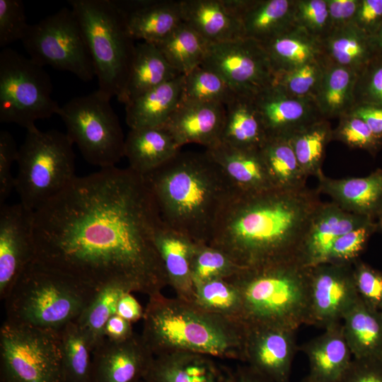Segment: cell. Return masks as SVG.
I'll list each match as a JSON object with an SVG mask.
<instances>
[{
    "instance_id": "obj_26",
    "label": "cell",
    "mask_w": 382,
    "mask_h": 382,
    "mask_svg": "<svg viewBox=\"0 0 382 382\" xmlns=\"http://www.w3.org/2000/svg\"><path fill=\"white\" fill-rule=\"evenodd\" d=\"M295 5L296 0H240L243 37L263 43L284 32L295 24Z\"/></svg>"
},
{
    "instance_id": "obj_54",
    "label": "cell",
    "mask_w": 382,
    "mask_h": 382,
    "mask_svg": "<svg viewBox=\"0 0 382 382\" xmlns=\"http://www.w3.org/2000/svg\"><path fill=\"white\" fill-rule=\"evenodd\" d=\"M353 23L371 36L382 25V0H360Z\"/></svg>"
},
{
    "instance_id": "obj_57",
    "label": "cell",
    "mask_w": 382,
    "mask_h": 382,
    "mask_svg": "<svg viewBox=\"0 0 382 382\" xmlns=\"http://www.w3.org/2000/svg\"><path fill=\"white\" fill-rule=\"evenodd\" d=\"M103 334L109 340L121 342L130 338L135 332L132 323L117 314H114L107 321Z\"/></svg>"
},
{
    "instance_id": "obj_40",
    "label": "cell",
    "mask_w": 382,
    "mask_h": 382,
    "mask_svg": "<svg viewBox=\"0 0 382 382\" xmlns=\"http://www.w3.org/2000/svg\"><path fill=\"white\" fill-rule=\"evenodd\" d=\"M191 302L206 312L243 323L241 293L228 279H216L195 284Z\"/></svg>"
},
{
    "instance_id": "obj_51",
    "label": "cell",
    "mask_w": 382,
    "mask_h": 382,
    "mask_svg": "<svg viewBox=\"0 0 382 382\" xmlns=\"http://www.w3.org/2000/svg\"><path fill=\"white\" fill-rule=\"evenodd\" d=\"M354 277L359 298L368 306L382 308V273L368 265L353 262Z\"/></svg>"
},
{
    "instance_id": "obj_8",
    "label": "cell",
    "mask_w": 382,
    "mask_h": 382,
    "mask_svg": "<svg viewBox=\"0 0 382 382\" xmlns=\"http://www.w3.org/2000/svg\"><path fill=\"white\" fill-rule=\"evenodd\" d=\"M73 144L66 133L56 129L27 130L16 161L15 190L19 202L35 211L74 180Z\"/></svg>"
},
{
    "instance_id": "obj_38",
    "label": "cell",
    "mask_w": 382,
    "mask_h": 382,
    "mask_svg": "<svg viewBox=\"0 0 382 382\" xmlns=\"http://www.w3.org/2000/svg\"><path fill=\"white\" fill-rule=\"evenodd\" d=\"M155 45L170 66L185 75L203 63L210 44L182 22L167 37Z\"/></svg>"
},
{
    "instance_id": "obj_45",
    "label": "cell",
    "mask_w": 382,
    "mask_h": 382,
    "mask_svg": "<svg viewBox=\"0 0 382 382\" xmlns=\"http://www.w3.org/2000/svg\"><path fill=\"white\" fill-rule=\"evenodd\" d=\"M325 66L322 58L287 71L276 72L273 85L291 96L315 100Z\"/></svg>"
},
{
    "instance_id": "obj_21",
    "label": "cell",
    "mask_w": 382,
    "mask_h": 382,
    "mask_svg": "<svg viewBox=\"0 0 382 382\" xmlns=\"http://www.w3.org/2000/svg\"><path fill=\"white\" fill-rule=\"evenodd\" d=\"M318 192L328 195L342 209L373 219L382 213V170L365 177L331 178L317 176Z\"/></svg>"
},
{
    "instance_id": "obj_27",
    "label": "cell",
    "mask_w": 382,
    "mask_h": 382,
    "mask_svg": "<svg viewBox=\"0 0 382 382\" xmlns=\"http://www.w3.org/2000/svg\"><path fill=\"white\" fill-rule=\"evenodd\" d=\"M195 243L163 221L155 234V245L165 269L168 285L177 297L190 302L194 289L190 261Z\"/></svg>"
},
{
    "instance_id": "obj_15",
    "label": "cell",
    "mask_w": 382,
    "mask_h": 382,
    "mask_svg": "<svg viewBox=\"0 0 382 382\" xmlns=\"http://www.w3.org/2000/svg\"><path fill=\"white\" fill-rule=\"evenodd\" d=\"M244 330L243 363L275 382H289L296 350V330L280 325L248 323H244Z\"/></svg>"
},
{
    "instance_id": "obj_25",
    "label": "cell",
    "mask_w": 382,
    "mask_h": 382,
    "mask_svg": "<svg viewBox=\"0 0 382 382\" xmlns=\"http://www.w3.org/2000/svg\"><path fill=\"white\" fill-rule=\"evenodd\" d=\"M206 151L220 166L238 193L274 188L260 149L237 148L220 141Z\"/></svg>"
},
{
    "instance_id": "obj_16",
    "label": "cell",
    "mask_w": 382,
    "mask_h": 382,
    "mask_svg": "<svg viewBox=\"0 0 382 382\" xmlns=\"http://www.w3.org/2000/svg\"><path fill=\"white\" fill-rule=\"evenodd\" d=\"M34 211L21 202L0 206V296L5 299L34 259Z\"/></svg>"
},
{
    "instance_id": "obj_53",
    "label": "cell",
    "mask_w": 382,
    "mask_h": 382,
    "mask_svg": "<svg viewBox=\"0 0 382 382\" xmlns=\"http://www.w3.org/2000/svg\"><path fill=\"white\" fill-rule=\"evenodd\" d=\"M337 382H382V357H353Z\"/></svg>"
},
{
    "instance_id": "obj_11",
    "label": "cell",
    "mask_w": 382,
    "mask_h": 382,
    "mask_svg": "<svg viewBox=\"0 0 382 382\" xmlns=\"http://www.w3.org/2000/svg\"><path fill=\"white\" fill-rule=\"evenodd\" d=\"M1 382H61L59 331L4 322Z\"/></svg>"
},
{
    "instance_id": "obj_9",
    "label": "cell",
    "mask_w": 382,
    "mask_h": 382,
    "mask_svg": "<svg viewBox=\"0 0 382 382\" xmlns=\"http://www.w3.org/2000/svg\"><path fill=\"white\" fill-rule=\"evenodd\" d=\"M52 84L42 66L17 51L0 52V122L27 130L35 122L58 115L61 106L52 98Z\"/></svg>"
},
{
    "instance_id": "obj_7",
    "label": "cell",
    "mask_w": 382,
    "mask_h": 382,
    "mask_svg": "<svg viewBox=\"0 0 382 382\" xmlns=\"http://www.w3.org/2000/svg\"><path fill=\"white\" fill-rule=\"evenodd\" d=\"M88 49L98 91L111 99L121 97L133 59L135 45L124 11L117 1L70 0Z\"/></svg>"
},
{
    "instance_id": "obj_4",
    "label": "cell",
    "mask_w": 382,
    "mask_h": 382,
    "mask_svg": "<svg viewBox=\"0 0 382 382\" xmlns=\"http://www.w3.org/2000/svg\"><path fill=\"white\" fill-rule=\"evenodd\" d=\"M141 337L154 356L184 352L244 361V323L206 312L161 293L149 296Z\"/></svg>"
},
{
    "instance_id": "obj_22",
    "label": "cell",
    "mask_w": 382,
    "mask_h": 382,
    "mask_svg": "<svg viewBox=\"0 0 382 382\" xmlns=\"http://www.w3.org/2000/svg\"><path fill=\"white\" fill-rule=\"evenodd\" d=\"M117 2L125 12L127 30L134 40L157 44L183 22L180 0Z\"/></svg>"
},
{
    "instance_id": "obj_43",
    "label": "cell",
    "mask_w": 382,
    "mask_h": 382,
    "mask_svg": "<svg viewBox=\"0 0 382 382\" xmlns=\"http://www.w3.org/2000/svg\"><path fill=\"white\" fill-rule=\"evenodd\" d=\"M236 95L220 76L202 64L183 75L181 101L217 103L226 106Z\"/></svg>"
},
{
    "instance_id": "obj_49",
    "label": "cell",
    "mask_w": 382,
    "mask_h": 382,
    "mask_svg": "<svg viewBox=\"0 0 382 382\" xmlns=\"http://www.w3.org/2000/svg\"><path fill=\"white\" fill-rule=\"evenodd\" d=\"M29 24L21 0H0V47L22 40Z\"/></svg>"
},
{
    "instance_id": "obj_24",
    "label": "cell",
    "mask_w": 382,
    "mask_h": 382,
    "mask_svg": "<svg viewBox=\"0 0 382 382\" xmlns=\"http://www.w3.org/2000/svg\"><path fill=\"white\" fill-rule=\"evenodd\" d=\"M303 351L308 361V374L303 382H337L353 358L342 322L325 327L322 334L304 344Z\"/></svg>"
},
{
    "instance_id": "obj_29",
    "label": "cell",
    "mask_w": 382,
    "mask_h": 382,
    "mask_svg": "<svg viewBox=\"0 0 382 382\" xmlns=\"http://www.w3.org/2000/svg\"><path fill=\"white\" fill-rule=\"evenodd\" d=\"M180 148L162 126L130 129L125 141L124 156L129 168L144 175L170 160Z\"/></svg>"
},
{
    "instance_id": "obj_5",
    "label": "cell",
    "mask_w": 382,
    "mask_h": 382,
    "mask_svg": "<svg viewBox=\"0 0 382 382\" xmlns=\"http://www.w3.org/2000/svg\"><path fill=\"white\" fill-rule=\"evenodd\" d=\"M97 290L33 259L4 299L5 320L59 331L79 318Z\"/></svg>"
},
{
    "instance_id": "obj_55",
    "label": "cell",
    "mask_w": 382,
    "mask_h": 382,
    "mask_svg": "<svg viewBox=\"0 0 382 382\" xmlns=\"http://www.w3.org/2000/svg\"><path fill=\"white\" fill-rule=\"evenodd\" d=\"M360 0H326L330 28L353 23Z\"/></svg>"
},
{
    "instance_id": "obj_33",
    "label": "cell",
    "mask_w": 382,
    "mask_h": 382,
    "mask_svg": "<svg viewBox=\"0 0 382 382\" xmlns=\"http://www.w3.org/2000/svg\"><path fill=\"white\" fill-rule=\"evenodd\" d=\"M321 42L325 63L357 74L375 57L370 36L353 23L331 29Z\"/></svg>"
},
{
    "instance_id": "obj_2",
    "label": "cell",
    "mask_w": 382,
    "mask_h": 382,
    "mask_svg": "<svg viewBox=\"0 0 382 382\" xmlns=\"http://www.w3.org/2000/svg\"><path fill=\"white\" fill-rule=\"evenodd\" d=\"M318 190L271 188L237 193L221 214L208 245L243 268L298 260L311 219L321 203Z\"/></svg>"
},
{
    "instance_id": "obj_17",
    "label": "cell",
    "mask_w": 382,
    "mask_h": 382,
    "mask_svg": "<svg viewBox=\"0 0 382 382\" xmlns=\"http://www.w3.org/2000/svg\"><path fill=\"white\" fill-rule=\"evenodd\" d=\"M154 357L141 335L121 342L105 337L93 351L91 382H139Z\"/></svg>"
},
{
    "instance_id": "obj_62",
    "label": "cell",
    "mask_w": 382,
    "mask_h": 382,
    "mask_svg": "<svg viewBox=\"0 0 382 382\" xmlns=\"http://www.w3.org/2000/svg\"><path fill=\"white\" fill-rule=\"evenodd\" d=\"M382 319V308L379 311Z\"/></svg>"
},
{
    "instance_id": "obj_37",
    "label": "cell",
    "mask_w": 382,
    "mask_h": 382,
    "mask_svg": "<svg viewBox=\"0 0 382 382\" xmlns=\"http://www.w3.org/2000/svg\"><path fill=\"white\" fill-rule=\"evenodd\" d=\"M260 151L274 187L299 189L306 186L307 178L287 137L267 138Z\"/></svg>"
},
{
    "instance_id": "obj_13",
    "label": "cell",
    "mask_w": 382,
    "mask_h": 382,
    "mask_svg": "<svg viewBox=\"0 0 382 382\" xmlns=\"http://www.w3.org/2000/svg\"><path fill=\"white\" fill-rule=\"evenodd\" d=\"M202 65L220 76L236 95L255 97L274 83L266 50L250 38L210 44Z\"/></svg>"
},
{
    "instance_id": "obj_39",
    "label": "cell",
    "mask_w": 382,
    "mask_h": 382,
    "mask_svg": "<svg viewBox=\"0 0 382 382\" xmlns=\"http://www.w3.org/2000/svg\"><path fill=\"white\" fill-rule=\"evenodd\" d=\"M61 382H91L93 349L76 321L59 330Z\"/></svg>"
},
{
    "instance_id": "obj_32",
    "label": "cell",
    "mask_w": 382,
    "mask_h": 382,
    "mask_svg": "<svg viewBox=\"0 0 382 382\" xmlns=\"http://www.w3.org/2000/svg\"><path fill=\"white\" fill-rule=\"evenodd\" d=\"M261 44L274 73L287 71L323 58L321 40L296 24Z\"/></svg>"
},
{
    "instance_id": "obj_3",
    "label": "cell",
    "mask_w": 382,
    "mask_h": 382,
    "mask_svg": "<svg viewBox=\"0 0 382 382\" xmlns=\"http://www.w3.org/2000/svg\"><path fill=\"white\" fill-rule=\"evenodd\" d=\"M142 176L163 222L196 243L209 244L221 214L238 193L206 151H180Z\"/></svg>"
},
{
    "instance_id": "obj_60",
    "label": "cell",
    "mask_w": 382,
    "mask_h": 382,
    "mask_svg": "<svg viewBox=\"0 0 382 382\" xmlns=\"http://www.w3.org/2000/svg\"><path fill=\"white\" fill-rule=\"evenodd\" d=\"M370 40L374 55L382 58V25L370 36Z\"/></svg>"
},
{
    "instance_id": "obj_10",
    "label": "cell",
    "mask_w": 382,
    "mask_h": 382,
    "mask_svg": "<svg viewBox=\"0 0 382 382\" xmlns=\"http://www.w3.org/2000/svg\"><path fill=\"white\" fill-rule=\"evenodd\" d=\"M110 102L96 90L70 99L58 113L84 159L100 169L116 166L124 157L125 138Z\"/></svg>"
},
{
    "instance_id": "obj_35",
    "label": "cell",
    "mask_w": 382,
    "mask_h": 382,
    "mask_svg": "<svg viewBox=\"0 0 382 382\" xmlns=\"http://www.w3.org/2000/svg\"><path fill=\"white\" fill-rule=\"evenodd\" d=\"M267 139L253 97L236 95L226 105L221 141L237 148L260 149Z\"/></svg>"
},
{
    "instance_id": "obj_34",
    "label": "cell",
    "mask_w": 382,
    "mask_h": 382,
    "mask_svg": "<svg viewBox=\"0 0 382 382\" xmlns=\"http://www.w3.org/2000/svg\"><path fill=\"white\" fill-rule=\"evenodd\" d=\"M342 324L354 358L382 357V319L379 311L359 298L345 315Z\"/></svg>"
},
{
    "instance_id": "obj_56",
    "label": "cell",
    "mask_w": 382,
    "mask_h": 382,
    "mask_svg": "<svg viewBox=\"0 0 382 382\" xmlns=\"http://www.w3.org/2000/svg\"><path fill=\"white\" fill-rule=\"evenodd\" d=\"M347 114L361 118L376 135L382 137V106L356 104Z\"/></svg>"
},
{
    "instance_id": "obj_18",
    "label": "cell",
    "mask_w": 382,
    "mask_h": 382,
    "mask_svg": "<svg viewBox=\"0 0 382 382\" xmlns=\"http://www.w3.org/2000/svg\"><path fill=\"white\" fill-rule=\"evenodd\" d=\"M253 98L267 138L288 137L324 119L313 98L291 96L274 85Z\"/></svg>"
},
{
    "instance_id": "obj_31",
    "label": "cell",
    "mask_w": 382,
    "mask_h": 382,
    "mask_svg": "<svg viewBox=\"0 0 382 382\" xmlns=\"http://www.w3.org/2000/svg\"><path fill=\"white\" fill-rule=\"evenodd\" d=\"M183 79L180 75L126 103L129 128L163 126L181 101Z\"/></svg>"
},
{
    "instance_id": "obj_1",
    "label": "cell",
    "mask_w": 382,
    "mask_h": 382,
    "mask_svg": "<svg viewBox=\"0 0 382 382\" xmlns=\"http://www.w3.org/2000/svg\"><path fill=\"white\" fill-rule=\"evenodd\" d=\"M161 222L142 175L102 168L34 211V260L97 289L120 282L150 296L168 286L155 245Z\"/></svg>"
},
{
    "instance_id": "obj_61",
    "label": "cell",
    "mask_w": 382,
    "mask_h": 382,
    "mask_svg": "<svg viewBox=\"0 0 382 382\" xmlns=\"http://www.w3.org/2000/svg\"><path fill=\"white\" fill-rule=\"evenodd\" d=\"M378 216H379V224L382 228V213Z\"/></svg>"
},
{
    "instance_id": "obj_36",
    "label": "cell",
    "mask_w": 382,
    "mask_h": 382,
    "mask_svg": "<svg viewBox=\"0 0 382 382\" xmlns=\"http://www.w3.org/2000/svg\"><path fill=\"white\" fill-rule=\"evenodd\" d=\"M358 74L335 64H327L315 97L324 119L340 118L354 106V88Z\"/></svg>"
},
{
    "instance_id": "obj_46",
    "label": "cell",
    "mask_w": 382,
    "mask_h": 382,
    "mask_svg": "<svg viewBox=\"0 0 382 382\" xmlns=\"http://www.w3.org/2000/svg\"><path fill=\"white\" fill-rule=\"evenodd\" d=\"M332 139L349 148L364 149L371 154L382 145V137L376 135L364 120L352 114L339 118V123L332 131Z\"/></svg>"
},
{
    "instance_id": "obj_44",
    "label": "cell",
    "mask_w": 382,
    "mask_h": 382,
    "mask_svg": "<svg viewBox=\"0 0 382 382\" xmlns=\"http://www.w3.org/2000/svg\"><path fill=\"white\" fill-rule=\"evenodd\" d=\"M243 267L221 250L204 243H195L190 261L193 284L216 279H229Z\"/></svg>"
},
{
    "instance_id": "obj_6",
    "label": "cell",
    "mask_w": 382,
    "mask_h": 382,
    "mask_svg": "<svg viewBox=\"0 0 382 382\" xmlns=\"http://www.w3.org/2000/svg\"><path fill=\"white\" fill-rule=\"evenodd\" d=\"M310 277L311 267L292 260L243 268L228 279L241 293L243 323L296 330L309 325Z\"/></svg>"
},
{
    "instance_id": "obj_19",
    "label": "cell",
    "mask_w": 382,
    "mask_h": 382,
    "mask_svg": "<svg viewBox=\"0 0 382 382\" xmlns=\"http://www.w3.org/2000/svg\"><path fill=\"white\" fill-rule=\"evenodd\" d=\"M373 219L348 212L332 202H321L316 209L303 239L298 260L312 267L326 262L334 242L343 234Z\"/></svg>"
},
{
    "instance_id": "obj_59",
    "label": "cell",
    "mask_w": 382,
    "mask_h": 382,
    "mask_svg": "<svg viewBox=\"0 0 382 382\" xmlns=\"http://www.w3.org/2000/svg\"><path fill=\"white\" fill-rule=\"evenodd\" d=\"M226 382H275L261 374L248 364H238L229 370Z\"/></svg>"
},
{
    "instance_id": "obj_63",
    "label": "cell",
    "mask_w": 382,
    "mask_h": 382,
    "mask_svg": "<svg viewBox=\"0 0 382 382\" xmlns=\"http://www.w3.org/2000/svg\"><path fill=\"white\" fill-rule=\"evenodd\" d=\"M139 382H146L144 379L141 380Z\"/></svg>"
},
{
    "instance_id": "obj_50",
    "label": "cell",
    "mask_w": 382,
    "mask_h": 382,
    "mask_svg": "<svg viewBox=\"0 0 382 382\" xmlns=\"http://www.w3.org/2000/svg\"><path fill=\"white\" fill-rule=\"evenodd\" d=\"M354 100L355 105L382 106V58L375 56L358 74Z\"/></svg>"
},
{
    "instance_id": "obj_20",
    "label": "cell",
    "mask_w": 382,
    "mask_h": 382,
    "mask_svg": "<svg viewBox=\"0 0 382 382\" xmlns=\"http://www.w3.org/2000/svg\"><path fill=\"white\" fill-rule=\"evenodd\" d=\"M226 106L217 103L180 101L162 126L180 147L195 143L206 149L221 141Z\"/></svg>"
},
{
    "instance_id": "obj_47",
    "label": "cell",
    "mask_w": 382,
    "mask_h": 382,
    "mask_svg": "<svg viewBox=\"0 0 382 382\" xmlns=\"http://www.w3.org/2000/svg\"><path fill=\"white\" fill-rule=\"evenodd\" d=\"M294 22L323 40L331 30L326 0H296Z\"/></svg>"
},
{
    "instance_id": "obj_48",
    "label": "cell",
    "mask_w": 382,
    "mask_h": 382,
    "mask_svg": "<svg viewBox=\"0 0 382 382\" xmlns=\"http://www.w3.org/2000/svg\"><path fill=\"white\" fill-rule=\"evenodd\" d=\"M376 228L371 221L340 236L332 244L326 262L352 264L364 249Z\"/></svg>"
},
{
    "instance_id": "obj_41",
    "label": "cell",
    "mask_w": 382,
    "mask_h": 382,
    "mask_svg": "<svg viewBox=\"0 0 382 382\" xmlns=\"http://www.w3.org/2000/svg\"><path fill=\"white\" fill-rule=\"evenodd\" d=\"M132 289L120 282H112L98 289L93 299L76 320L94 348L105 339L103 330L109 318L116 314L120 299Z\"/></svg>"
},
{
    "instance_id": "obj_28",
    "label": "cell",
    "mask_w": 382,
    "mask_h": 382,
    "mask_svg": "<svg viewBox=\"0 0 382 382\" xmlns=\"http://www.w3.org/2000/svg\"><path fill=\"white\" fill-rule=\"evenodd\" d=\"M183 22L209 44L243 37L240 20L222 0H180Z\"/></svg>"
},
{
    "instance_id": "obj_42",
    "label": "cell",
    "mask_w": 382,
    "mask_h": 382,
    "mask_svg": "<svg viewBox=\"0 0 382 382\" xmlns=\"http://www.w3.org/2000/svg\"><path fill=\"white\" fill-rule=\"evenodd\" d=\"M332 131L328 120L321 119L287 137L306 178L317 177L323 172L325 149L332 139Z\"/></svg>"
},
{
    "instance_id": "obj_12",
    "label": "cell",
    "mask_w": 382,
    "mask_h": 382,
    "mask_svg": "<svg viewBox=\"0 0 382 382\" xmlns=\"http://www.w3.org/2000/svg\"><path fill=\"white\" fill-rule=\"evenodd\" d=\"M21 41L30 58L42 66L71 72L86 82L96 76L83 35L71 8L64 7L30 25Z\"/></svg>"
},
{
    "instance_id": "obj_58",
    "label": "cell",
    "mask_w": 382,
    "mask_h": 382,
    "mask_svg": "<svg viewBox=\"0 0 382 382\" xmlns=\"http://www.w3.org/2000/svg\"><path fill=\"white\" fill-rule=\"evenodd\" d=\"M144 310L132 295V292L125 294L119 300L116 314L130 323L143 319Z\"/></svg>"
},
{
    "instance_id": "obj_52",
    "label": "cell",
    "mask_w": 382,
    "mask_h": 382,
    "mask_svg": "<svg viewBox=\"0 0 382 382\" xmlns=\"http://www.w3.org/2000/svg\"><path fill=\"white\" fill-rule=\"evenodd\" d=\"M18 149L13 136L6 130L0 132V206L15 189V178L11 172L12 164L17 161Z\"/></svg>"
},
{
    "instance_id": "obj_14",
    "label": "cell",
    "mask_w": 382,
    "mask_h": 382,
    "mask_svg": "<svg viewBox=\"0 0 382 382\" xmlns=\"http://www.w3.org/2000/svg\"><path fill=\"white\" fill-rule=\"evenodd\" d=\"M352 264L324 262L311 267L309 325L342 322L358 301Z\"/></svg>"
},
{
    "instance_id": "obj_23",
    "label": "cell",
    "mask_w": 382,
    "mask_h": 382,
    "mask_svg": "<svg viewBox=\"0 0 382 382\" xmlns=\"http://www.w3.org/2000/svg\"><path fill=\"white\" fill-rule=\"evenodd\" d=\"M217 359L197 353L177 352L154 356L146 382H226L229 370Z\"/></svg>"
},
{
    "instance_id": "obj_30",
    "label": "cell",
    "mask_w": 382,
    "mask_h": 382,
    "mask_svg": "<svg viewBox=\"0 0 382 382\" xmlns=\"http://www.w3.org/2000/svg\"><path fill=\"white\" fill-rule=\"evenodd\" d=\"M180 75L182 74L170 66L155 44H137L127 83L118 100L125 105Z\"/></svg>"
}]
</instances>
